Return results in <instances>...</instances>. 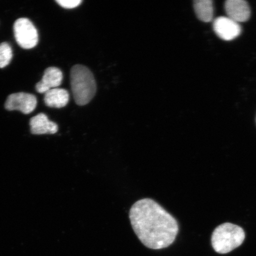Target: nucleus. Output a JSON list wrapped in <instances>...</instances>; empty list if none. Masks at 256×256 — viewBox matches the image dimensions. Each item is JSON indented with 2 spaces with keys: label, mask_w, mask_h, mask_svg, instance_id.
Instances as JSON below:
<instances>
[{
  "label": "nucleus",
  "mask_w": 256,
  "mask_h": 256,
  "mask_svg": "<svg viewBox=\"0 0 256 256\" xmlns=\"http://www.w3.org/2000/svg\"><path fill=\"white\" fill-rule=\"evenodd\" d=\"M131 225L146 247L153 250L167 248L178 232L177 220L152 199L137 201L130 212Z\"/></svg>",
  "instance_id": "f257e3e1"
},
{
  "label": "nucleus",
  "mask_w": 256,
  "mask_h": 256,
  "mask_svg": "<svg viewBox=\"0 0 256 256\" xmlns=\"http://www.w3.org/2000/svg\"><path fill=\"white\" fill-rule=\"evenodd\" d=\"M74 98L78 106L88 104L94 98L97 86L94 74L87 66H73L70 74Z\"/></svg>",
  "instance_id": "f03ea898"
},
{
  "label": "nucleus",
  "mask_w": 256,
  "mask_h": 256,
  "mask_svg": "<svg viewBox=\"0 0 256 256\" xmlns=\"http://www.w3.org/2000/svg\"><path fill=\"white\" fill-rule=\"evenodd\" d=\"M244 239L245 232L242 227L225 223L214 230L211 242L218 254H226L241 246Z\"/></svg>",
  "instance_id": "7ed1b4c3"
},
{
  "label": "nucleus",
  "mask_w": 256,
  "mask_h": 256,
  "mask_svg": "<svg viewBox=\"0 0 256 256\" xmlns=\"http://www.w3.org/2000/svg\"><path fill=\"white\" fill-rule=\"evenodd\" d=\"M14 33L16 42L24 49H32L37 46L39 40L38 30L30 19H18L14 24Z\"/></svg>",
  "instance_id": "20e7f679"
},
{
  "label": "nucleus",
  "mask_w": 256,
  "mask_h": 256,
  "mask_svg": "<svg viewBox=\"0 0 256 256\" xmlns=\"http://www.w3.org/2000/svg\"><path fill=\"white\" fill-rule=\"evenodd\" d=\"M36 106V98L34 94L23 92L9 95L5 104L8 110H18L26 114L32 113Z\"/></svg>",
  "instance_id": "39448f33"
},
{
  "label": "nucleus",
  "mask_w": 256,
  "mask_h": 256,
  "mask_svg": "<svg viewBox=\"0 0 256 256\" xmlns=\"http://www.w3.org/2000/svg\"><path fill=\"white\" fill-rule=\"evenodd\" d=\"M213 28L218 36L226 41L236 39L242 32L241 26L228 17L216 18L214 21Z\"/></svg>",
  "instance_id": "423d86ee"
},
{
  "label": "nucleus",
  "mask_w": 256,
  "mask_h": 256,
  "mask_svg": "<svg viewBox=\"0 0 256 256\" xmlns=\"http://www.w3.org/2000/svg\"><path fill=\"white\" fill-rule=\"evenodd\" d=\"M225 9L227 17L238 24L248 21L250 17V8L244 0H228L225 2Z\"/></svg>",
  "instance_id": "0eeeda50"
},
{
  "label": "nucleus",
  "mask_w": 256,
  "mask_h": 256,
  "mask_svg": "<svg viewBox=\"0 0 256 256\" xmlns=\"http://www.w3.org/2000/svg\"><path fill=\"white\" fill-rule=\"evenodd\" d=\"M62 80V70L56 67H49L44 71L42 79L36 84V91L40 94H46L50 90L58 87Z\"/></svg>",
  "instance_id": "6e6552de"
},
{
  "label": "nucleus",
  "mask_w": 256,
  "mask_h": 256,
  "mask_svg": "<svg viewBox=\"0 0 256 256\" xmlns=\"http://www.w3.org/2000/svg\"><path fill=\"white\" fill-rule=\"evenodd\" d=\"M31 132L34 135L54 134L58 130L56 123L48 119L46 114H40L32 118L30 120Z\"/></svg>",
  "instance_id": "1a4fd4ad"
},
{
  "label": "nucleus",
  "mask_w": 256,
  "mask_h": 256,
  "mask_svg": "<svg viewBox=\"0 0 256 256\" xmlns=\"http://www.w3.org/2000/svg\"><path fill=\"white\" fill-rule=\"evenodd\" d=\"M70 95L65 89L56 88L51 89L44 94V104L48 107L62 108L68 104Z\"/></svg>",
  "instance_id": "9d476101"
},
{
  "label": "nucleus",
  "mask_w": 256,
  "mask_h": 256,
  "mask_svg": "<svg viewBox=\"0 0 256 256\" xmlns=\"http://www.w3.org/2000/svg\"><path fill=\"white\" fill-rule=\"evenodd\" d=\"M194 12L198 18L204 22L212 20L214 16L213 2L211 0H196L194 2Z\"/></svg>",
  "instance_id": "9b49d317"
},
{
  "label": "nucleus",
  "mask_w": 256,
  "mask_h": 256,
  "mask_svg": "<svg viewBox=\"0 0 256 256\" xmlns=\"http://www.w3.org/2000/svg\"><path fill=\"white\" fill-rule=\"evenodd\" d=\"M12 57V49L8 44H0V68H4L10 63Z\"/></svg>",
  "instance_id": "f8f14e48"
},
{
  "label": "nucleus",
  "mask_w": 256,
  "mask_h": 256,
  "mask_svg": "<svg viewBox=\"0 0 256 256\" xmlns=\"http://www.w3.org/2000/svg\"><path fill=\"white\" fill-rule=\"evenodd\" d=\"M56 2L60 7L64 8L72 9L78 8L82 4L81 0H56Z\"/></svg>",
  "instance_id": "ddd939ff"
}]
</instances>
